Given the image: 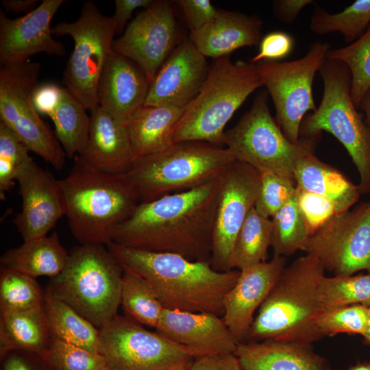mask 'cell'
Here are the masks:
<instances>
[{
  "label": "cell",
  "mask_w": 370,
  "mask_h": 370,
  "mask_svg": "<svg viewBox=\"0 0 370 370\" xmlns=\"http://www.w3.org/2000/svg\"><path fill=\"white\" fill-rule=\"evenodd\" d=\"M314 139L300 138L298 144L291 143L271 114L268 92L262 91L236 125L225 131L223 145L236 161L295 182V166L312 151Z\"/></svg>",
  "instance_id": "obj_9"
},
{
  "label": "cell",
  "mask_w": 370,
  "mask_h": 370,
  "mask_svg": "<svg viewBox=\"0 0 370 370\" xmlns=\"http://www.w3.org/2000/svg\"><path fill=\"white\" fill-rule=\"evenodd\" d=\"M184 109L143 105L134 113L127 125L133 161L174 143V130Z\"/></svg>",
  "instance_id": "obj_26"
},
{
  "label": "cell",
  "mask_w": 370,
  "mask_h": 370,
  "mask_svg": "<svg viewBox=\"0 0 370 370\" xmlns=\"http://www.w3.org/2000/svg\"><path fill=\"white\" fill-rule=\"evenodd\" d=\"M234 161L225 147L184 141L134 160L125 175L139 203L147 202L208 183L221 177Z\"/></svg>",
  "instance_id": "obj_7"
},
{
  "label": "cell",
  "mask_w": 370,
  "mask_h": 370,
  "mask_svg": "<svg viewBox=\"0 0 370 370\" xmlns=\"http://www.w3.org/2000/svg\"><path fill=\"white\" fill-rule=\"evenodd\" d=\"M86 110L65 88H62L60 103L50 118L55 126V136L70 159L80 155L87 143L90 117Z\"/></svg>",
  "instance_id": "obj_31"
},
{
  "label": "cell",
  "mask_w": 370,
  "mask_h": 370,
  "mask_svg": "<svg viewBox=\"0 0 370 370\" xmlns=\"http://www.w3.org/2000/svg\"><path fill=\"white\" fill-rule=\"evenodd\" d=\"M167 370H184V369H167Z\"/></svg>",
  "instance_id": "obj_55"
},
{
  "label": "cell",
  "mask_w": 370,
  "mask_h": 370,
  "mask_svg": "<svg viewBox=\"0 0 370 370\" xmlns=\"http://www.w3.org/2000/svg\"><path fill=\"white\" fill-rule=\"evenodd\" d=\"M153 0H115V12L112 18L115 22L116 32L121 33L126 22L132 16V12L139 8H147Z\"/></svg>",
  "instance_id": "obj_50"
},
{
  "label": "cell",
  "mask_w": 370,
  "mask_h": 370,
  "mask_svg": "<svg viewBox=\"0 0 370 370\" xmlns=\"http://www.w3.org/2000/svg\"><path fill=\"white\" fill-rule=\"evenodd\" d=\"M234 354L244 370H330L311 344L271 339L240 343Z\"/></svg>",
  "instance_id": "obj_25"
},
{
  "label": "cell",
  "mask_w": 370,
  "mask_h": 370,
  "mask_svg": "<svg viewBox=\"0 0 370 370\" xmlns=\"http://www.w3.org/2000/svg\"><path fill=\"white\" fill-rule=\"evenodd\" d=\"M369 26L370 0L355 1L337 13H330L316 6L309 25L314 34L325 35L338 32L349 43L361 36Z\"/></svg>",
  "instance_id": "obj_34"
},
{
  "label": "cell",
  "mask_w": 370,
  "mask_h": 370,
  "mask_svg": "<svg viewBox=\"0 0 370 370\" xmlns=\"http://www.w3.org/2000/svg\"><path fill=\"white\" fill-rule=\"evenodd\" d=\"M263 86L255 64L215 59L197 96L185 108L174 143L203 141L223 146L225 127L247 97Z\"/></svg>",
  "instance_id": "obj_5"
},
{
  "label": "cell",
  "mask_w": 370,
  "mask_h": 370,
  "mask_svg": "<svg viewBox=\"0 0 370 370\" xmlns=\"http://www.w3.org/2000/svg\"><path fill=\"white\" fill-rule=\"evenodd\" d=\"M271 219L274 256L286 257L303 250L310 234L299 209L296 192Z\"/></svg>",
  "instance_id": "obj_36"
},
{
  "label": "cell",
  "mask_w": 370,
  "mask_h": 370,
  "mask_svg": "<svg viewBox=\"0 0 370 370\" xmlns=\"http://www.w3.org/2000/svg\"><path fill=\"white\" fill-rule=\"evenodd\" d=\"M51 338L43 306L25 310L0 312L1 358L16 349L42 354Z\"/></svg>",
  "instance_id": "obj_29"
},
{
  "label": "cell",
  "mask_w": 370,
  "mask_h": 370,
  "mask_svg": "<svg viewBox=\"0 0 370 370\" xmlns=\"http://www.w3.org/2000/svg\"><path fill=\"white\" fill-rule=\"evenodd\" d=\"M176 21L169 2H153L136 15L122 36L113 42L112 51L135 62L149 84L175 48Z\"/></svg>",
  "instance_id": "obj_16"
},
{
  "label": "cell",
  "mask_w": 370,
  "mask_h": 370,
  "mask_svg": "<svg viewBox=\"0 0 370 370\" xmlns=\"http://www.w3.org/2000/svg\"><path fill=\"white\" fill-rule=\"evenodd\" d=\"M370 307L351 305L321 312L314 325L322 338L338 334H363L367 331Z\"/></svg>",
  "instance_id": "obj_40"
},
{
  "label": "cell",
  "mask_w": 370,
  "mask_h": 370,
  "mask_svg": "<svg viewBox=\"0 0 370 370\" xmlns=\"http://www.w3.org/2000/svg\"><path fill=\"white\" fill-rule=\"evenodd\" d=\"M149 85L145 74L135 62L113 51L100 77L98 104L127 125L145 104Z\"/></svg>",
  "instance_id": "obj_22"
},
{
  "label": "cell",
  "mask_w": 370,
  "mask_h": 370,
  "mask_svg": "<svg viewBox=\"0 0 370 370\" xmlns=\"http://www.w3.org/2000/svg\"><path fill=\"white\" fill-rule=\"evenodd\" d=\"M210 70L190 40L176 46L149 85L144 105L185 108L200 91Z\"/></svg>",
  "instance_id": "obj_19"
},
{
  "label": "cell",
  "mask_w": 370,
  "mask_h": 370,
  "mask_svg": "<svg viewBox=\"0 0 370 370\" xmlns=\"http://www.w3.org/2000/svg\"><path fill=\"white\" fill-rule=\"evenodd\" d=\"M156 331L187 348L195 358L234 354L238 343L222 317L164 309Z\"/></svg>",
  "instance_id": "obj_20"
},
{
  "label": "cell",
  "mask_w": 370,
  "mask_h": 370,
  "mask_svg": "<svg viewBox=\"0 0 370 370\" xmlns=\"http://www.w3.org/2000/svg\"><path fill=\"white\" fill-rule=\"evenodd\" d=\"M16 181L22 209L14 224L24 241L47 236L64 215L59 180L31 158L21 167Z\"/></svg>",
  "instance_id": "obj_17"
},
{
  "label": "cell",
  "mask_w": 370,
  "mask_h": 370,
  "mask_svg": "<svg viewBox=\"0 0 370 370\" xmlns=\"http://www.w3.org/2000/svg\"><path fill=\"white\" fill-rule=\"evenodd\" d=\"M37 0H3L2 5L7 12L29 13L36 8Z\"/></svg>",
  "instance_id": "obj_51"
},
{
  "label": "cell",
  "mask_w": 370,
  "mask_h": 370,
  "mask_svg": "<svg viewBox=\"0 0 370 370\" xmlns=\"http://www.w3.org/2000/svg\"><path fill=\"white\" fill-rule=\"evenodd\" d=\"M90 112L88 141L79 156L101 171L126 173L133 162L127 125L99 106Z\"/></svg>",
  "instance_id": "obj_23"
},
{
  "label": "cell",
  "mask_w": 370,
  "mask_h": 370,
  "mask_svg": "<svg viewBox=\"0 0 370 370\" xmlns=\"http://www.w3.org/2000/svg\"><path fill=\"white\" fill-rule=\"evenodd\" d=\"M294 47V38L288 33L284 31L269 32L261 38L258 52L250 62H277L288 56Z\"/></svg>",
  "instance_id": "obj_44"
},
{
  "label": "cell",
  "mask_w": 370,
  "mask_h": 370,
  "mask_svg": "<svg viewBox=\"0 0 370 370\" xmlns=\"http://www.w3.org/2000/svg\"><path fill=\"white\" fill-rule=\"evenodd\" d=\"M99 330L101 354L110 370H188L195 360L186 347L117 314Z\"/></svg>",
  "instance_id": "obj_13"
},
{
  "label": "cell",
  "mask_w": 370,
  "mask_h": 370,
  "mask_svg": "<svg viewBox=\"0 0 370 370\" xmlns=\"http://www.w3.org/2000/svg\"><path fill=\"white\" fill-rule=\"evenodd\" d=\"M177 2L183 11L190 32L210 22L219 12L209 0H180Z\"/></svg>",
  "instance_id": "obj_45"
},
{
  "label": "cell",
  "mask_w": 370,
  "mask_h": 370,
  "mask_svg": "<svg viewBox=\"0 0 370 370\" xmlns=\"http://www.w3.org/2000/svg\"><path fill=\"white\" fill-rule=\"evenodd\" d=\"M188 370H244L234 354L195 358Z\"/></svg>",
  "instance_id": "obj_48"
},
{
  "label": "cell",
  "mask_w": 370,
  "mask_h": 370,
  "mask_svg": "<svg viewBox=\"0 0 370 370\" xmlns=\"http://www.w3.org/2000/svg\"><path fill=\"white\" fill-rule=\"evenodd\" d=\"M28 149L15 134L0 122V198L14 185V180L23 166L32 157Z\"/></svg>",
  "instance_id": "obj_41"
},
{
  "label": "cell",
  "mask_w": 370,
  "mask_h": 370,
  "mask_svg": "<svg viewBox=\"0 0 370 370\" xmlns=\"http://www.w3.org/2000/svg\"><path fill=\"white\" fill-rule=\"evenodd\" d=\"M286 263V257L273 256L270 261L240 271L235 285L224 298L222 317L238 343L248 338L254 312L267 297Z\"/></svg>",
  "instance_id": "obj_21"
},
{
  "label": "cell",
  "mask_w": 370,
  "mask_h": 370,
  "mask_svg": "<svg viewBox=\"0 0 370 370\" xmlns=\"http://www.w3.org/2000/svg\"><path fill=\"white\" fill-rule=\"evenodd\" d=\"M296 193L299 209L310 236L333 217L344 212L336 203L325 197L297 188Z\"/></svg>",
  "instance_id": "obj_43"
},
{
  "label": "cell",
  "mask_w": 370,
  "mask_h": 370,
  "mask_svg": "<svg viewBox=\"0 0 370 370\" xmlns=\"http://www.w3.org/2000/svg\"><path fill=\"white\" fill-rule=\"evenodd\" d=\"M302 251L334 275L370 272V200L333 217L308 238Z\"/></svg>",
  "instance_id": "obj_14"
},
{
  "label": "cell",
  "mask_w": 370,
  "mask_h": 370,
  "mask_svg": "<svg viewBox=\"0 0 370 370\" xmlns=\"http://www.w3.org/2000/svg\"><path fill=\"white\" fill-rule=\"evenodd\" d=\"M295 187L325 197L345 212L359 199L358 185L341 172L321 161L310 151L297 163L293 172Z\"/></svg>",
  "instance_id": "obj_27"
},
{
  "label": "cell",
  "mask_w": 370,
  "mask_h": 370,
  "mask_svg": "<svg viewBox=\"0 0 370 370\" xmlns=\"http://www.w3.org/2000/svg\"><path fill=\"white\" fill-rule=\"evenodd\" d=\"M69 252L62 246L56 232L33 239L5 251L0 258L1 267L33 278L58 275L66 266Z\"/></svg>",
  "instance_id": "obj_28"
},
{
  "label": "cell",
  "mask_w": 370,
  "mask_h": 370,
  "mask_svg": "<svg viewBox=\"0 0 370 370\" xmlns=\"http://www.w3.org/2000/svg\"><path fill=\"white\" fill-rule=\"evenodd\" d=\"M364 341L365 343L370 346V313H369V323L368 327L367 329V331L363 334Z\"/></svg>",
  "instance_id": "obj_54"
},
{
  "label": "cell",
  "mask_w": 370,
  "mask_h": 370,
  "mask_svg": "<svg viewBox=\"0 0 370 370\" xmlns=\"http://www.w3.org/2000/svg\"><path fill=\"white\" fill-rule=\"evenodd\" d=\"M121 305L125 315L156 328L164 307L150 283L141 275L123 268Z\"/></svg>",
  "instance_id": "obj_33"
},
{
  "label": "cell",
  "mask_w": 370,
  "mask_h": 370,
  "mask_svg": "<svg viewBox=\"0 0 370 370\" xmlns=\"http://www.w3.org/2000/svg\"><path fill=\"white\" fill-rule=\"evenodd\" d=\"M359 109L363 112L365 115V121L370 130V89L363 97Z\"/></svg>",
  "instance_id": "obj_52"
},
{
  "label": "cell",
  "mask_w": 370,
  "mask_h": 370,
  "mask_svg": "<svg viewBox=\"0 0 370 370\" xmlns=\"http://www.w3.org/2000/svg\"><path fill=\"white\" fill-rule=\"evenodd\" d=\"M314 3L312 0H277L273 2V10L278 20L292 23L304 8Z\"/></svg>",
  "instance_id": "obj_49"
},
{
  "label": "cell",
  "mask_w": 370,
  "mask_h": 370,
  "mask_svg": "<svg viewBox=\"0 0 370 370\" xmlns=\"http://www.w3.org/2000/svg\"><path fill=\"white\" fill-rule=\"evenodd\" d=\"M3 360V370H51L41 354L24 350L8 352Z\"/></svg>",
  "instance_id": "obj_46"
},
{
  "label": "cell",
  "mask_w": 370,
  "mask_h": 370,
  "mask_svg": "<svg viewBox=\"0 0 370 370\" xmlns=\"http://www.w3.org/2000/svg\"><path fill=\"white\" fill-rule=\"evenodd\" d=\"M41 354L51 370H110L101 354L64 342L52 335L48 347Z\"/></svg>",
  "instance_id": "obj_39"
},
{
  "label": "cell",
  "mask_w": 370,
  "mask_h": 370,
  "mask_svg": "<svg viewBox=\"0 0 370 370\" xmlns=\"http://www.w3.org/2000/svg\"><path fill=\"white\" fill-rule=\"evenodd\" d=\"M44 298L45 291L35 278L1 267L0 312L41 307Z\"/></svg>",
  "instance_id": "obj_38"
},
{
  "label": "cell",
  "mask_w": 370,
  "mask_h": 370,
  "mask_svg": "<svg viewBox=\"0 0 370 370\" xmlns=\"http://www.w3.org/2000/svg\"><path fill=\"white\" fill-rule=\"evenodd\" d=\"M67 176L59 180L70 230L82 245L112 241V234L139 203L125 174L101 171L76 156Z\"/></svg>",
  "instance_id": "obj_3"
},
{
  "label": "cell",
  "mask_w": 370,
  "mask_h": 370,
  "mask_svg": "<svg viewBox=\"0 0 370 370\" xmlns=\"http://www.w3.org/2000/svg\"><path fill=\"white\" fill-rule=\"evenodd\" d=\"M116 32L112 16L101 14L92 1L84 3L74 22H61L52 27L55 36H70L74 49L63 74L65 88L87 110L98 106V86L105 66L112 53Z\"/></svg>",
  "instance_id": "obj_10"
},
{
  "label": "cell",
  "mask_w": 370,
  "mask_h": 370,
  "mask_svg": "<svg viewBox=\"0 0 370 370\" xmlns=\"http://www.w3.org/2000/svg\"><path fill=\"white\" fill-rule=\"evenodd\" d=\"M41 64L29 60L1 66L0 119L28 149L61 170L66 156L49 127L40 118L33 101Z\"/></svg>",
  "instance_id": "obj_11"
},
{
  "label": "cell",
  "mask_w": 370,
  "mask_h": 370,
  "mask_svg": "<svg viewBox=\"0 0 370 370\" xmlns=\"http://www.w3.org/2000/svg\"><path fill=\"white\" fill-rule=\"evenodd\" d=\"M323 92L319 106L304 118L300 138H317L321 132L334 136L345 148L359 174L360 193H370V130L351 96L347 66L326 58L319 69Z\"/></svg>",
  "instance_id": "obj_8"
},
{
  "label": "cell",
  "mask_w": 370,
  "mask_h": 370,
  "mask_svg": "<svg viewBox=\"0 0 370 370\" xmlns=\"http://www.w3.org/2000/svg\"><path fill=\"white\" fill-rule=\"evenodd\" d=\"M101 244H80L69 252L62 272L47 290L98 329L112 320L121 305L123 269Z\"/></svg>",
  "instance_id": "obj_6"
},
{
  "label": "cell",
  "mask_w": 370,
  "mask_h": 370,
  "mask_svg": "<svg viewBox=\"0 0 370 370\" xmlns=\"http://www.w3.org/2000/svg\"><path fill=\"white\" fill-rule=\"evenodd\" d=\"M223 175L193 189L138 203L115 228L111 242L210 262Z\"/></svg>",
  "instance_id": "obj_1"
},
{
  "label": "cell",
  "mask_w": 370,
  "mask_h": 370,
  "mask_svg": "<svg viewBox=\"0 0 370 370\" xmlns=\"http://www.w3.org/2000/svg\"><path fill=\"white\" fill-rule=\"evenodd\" d=\"M330 49L329 43L317 41L299 59L255 64L274 103L275 120L284 134L294 144L300 142V127L307 112L317 108L312 93L313 81Z\"/></svg>",
  "instance_id": "obj_12"
},
{
  "label": "cell",
  "mask_w": 370,
  "mask_h": 370,
  "mask_svg": "<svg viewBox=\"0 0 370 370\" xmlns=\"http://www.w3.org/2000/svg\"><path fill=\"white\" fill-rule=\"evenodd\" d=\"M317 297L321 312L351 305L370 307V272L320 279Z\"/></svg>",
  "instance_id": "obj_35"
},
{
  "label": "cell",
  "mask_w": 370,
  "mask_h": 370,
  "mask_svg": "<svg viewBox=\"0 0 370 370\" xmlns=\"http://www.w3.org/2000/svg\"><path fill=\"white\" fill-rule=\"evenodd\" d=\"M123 268L146 279L164 309L223 317V300L240 271H219L208 261H191L180 255L106 245Z\"/></svg>",
  "instance_id": "obj_2"
},
{
  "label": "cell",
  "mask_w": 370,
  "mask_h": 370,
  "mask_svg": "<svg viewBox=\"0 0 370 370\" xmlns=\"http://www.w3.org/2000/svg\"><path fill=\"white\" fill-rule=\"evenodd\" d=\"M348 370H370V361L358 362L356 365L351 366Z\"/></svg>",
  "instance_id": "obj_53"
},
{
  "label": "cell",
  "mask_w": 370,
  "mask_h": 370,
  "mask_svg": "<svg viewBox=\"0 0 370 370\" xmlns=\"http://www.w3.org/2000/svg\"><path fill=\"white\" fill-rule=\"evenodd\" d=\"M64 0H42L34 10L17 18L0 11V63L1 66L29 60L38 53L63 56L65 48L52 37L51 22Z\"/></svg>",
  "instance_id": "obj_18"
},
{
  "label": "cell",
  "mask_w": 370,
  "mask_h": 370,
  "mask_svg": "<svg viewBox=\"0 0 370 370\" xmlns=\"http://www.w3.org/2000/svg\"><path fill=\"white\" fill-rule=\"evenodd\" d=\"M324 272L320 262L308 254L286 266L258 308L247 338L305 344L321 338L314 322L321 312L317 288Z\"/></svg>",
  "instance_id": "obj_4"
},
{
  "label": "cell",
  "mask_w": 370,
  "mask_h": 370,
  "mask_svg": "<svg viewBox=\"0 0 370 370\" xmlns=\"http://www.w3.org/2000/svg\"><path fill=\"white\" fill-rule=\"evenodd\" d=\"M61 92L62 88L54 84H39L32 96V101L38 113L50 117L60 103Z\"/></svg>",
  "instance_id": "obj_47"
},
{
  "label": "cell",
  "mask_w": 370,
  "mask_h": 370,
  "mask_svg": "<svg viewBox=\"0 0 370 370\" xmlns=\"http://www.w3.org/2000/svg\"><path fill=\"white\" fill-rule=\"evenodd\" d=\"M327 59L341 62L351 75V96L354 104H360L370 89V26L354 42L341 48L330 49Z\"/></svg>",
  "instance_id": "obj_37"
},
{
  "label": "cell",
  "mask_w": 370,
  "mask_h": 370,
  "mask_svg": "<svg viewBox=\"0 0 370 370\" xmlns=\"http://www.w3.org/2000/svg\"><path fill=\"white\" fill-rule=\"evenodd\" d=\"M262 28V21L256 16L219 9L213 20L190 32L189 39L205 57L217 59L258 44Z\"/></svg>",
  "instance_id": "obj_24"
},
{
  "label": "cell",
  "mask_w": 370,
  "mask_h": 370,
  "mask_svg": "<svg viewBox=\"0 0 370 370\" xmlns=\"http://www.w3.org/2000/svg\"><path fill=\"white\" fill-rule=\"evenodd\" d=\"M43 308L53 336L101 354L99 330L47 289L45 290Z\"/></svg>",
  "instance_id": "obj_30"
},
{
  "label": "cell",
  "mask_w": 370,
  "mask_h": 370,
  "mask_svg": "<svg viewBox=\"0 0 370 370\" xmlns=\"http://www.w3.org/2000/svg\"><path fill=\"white\" fill-rule=\"evenodd\" d=\"M259 172L260 186L254 208L262 216L271 219L295 193V184L268 171Z\"/></svg>",
  "instance_id": "obj_42"
},
{
  "label": "cell",
  "mask_w": 370,
  "mask_h": 370,
  "mask_svg": "<svg viewBox=\"0 0 370 370\" xmlns=\"http://www.w3.org/2000/svg\"><path fill=\"white\" fill-rule=\"evenodd\" d=\"M260 186L259 171L244 162L234 161L223 175L210 260L215 270H232L230 263L235 241L254 207Z\"/></svg>",
  "instance_id": "obj_15"
},
{
  "label": "cell",
  "mask_w": 370,
  "mask_h": 370,
  "mask_svg": "<svg viewBox=\"0 0 370 370\" xmlns=\"http://www.w3.org/2000/svg\"><path fill=\"white\" fill-rule=\"evenodd\" d=\"M273 226L270 218L250 210L236 237L230 269L243 270L267 261L271 247Z\"/></svg>",
  "instance_id": "obj_32"
}]
</instances>
